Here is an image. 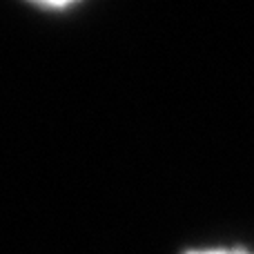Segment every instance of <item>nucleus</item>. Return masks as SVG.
I'll use <instances>...</instances> for the list:
<instances>
[{
	"label": "nucleus",
	"mask_w": 254,
	"mask_h": 254,
	"mask_svg": "<svg viewBox=\"0 0 254 254\" xmlns=\"http://www.w3.org/2000/svg\"><path fill=\"white\" fill-rule=\"evenodd\" d=\"M192 254H239V252H221V250H214V252H192Z\"/></svg>",
	"instance_id": "nucleus-1"
}]
</instances>
